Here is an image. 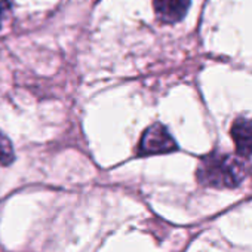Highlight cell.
Masks as SVG:
<instances>
[{
  "label": "cell",
  "instance_id": "3",
  "mask_svg": "<svg viewBox=\"0 0 252 252\" xmlns=\"http://www.w3.org/2000/svg\"><path fill=\"white\" fill-rule=\"evenodd\" d=\"M230 135L234 141L236 152L242 158L252 156V119L237 117L230 128Z\"/></svg>",
  "mask_w": 252,
  "mask_h": 252
},
{
  "label": "cell",
  "instance_id": "1",
  "mask_svg": "<svg viewBox=\"0 0 252 252\" xmlns=\"http://www.w3.org/2000/svg\"><path fill=\"white\" fill-rule=\"evenodd\" d=\"M249 172L245 158L236 155L211 153L205 156L196 171L197 181L212 189H236Z\"/></svg>",
  "mask_w": 252,
  "mask_h": 252
},
{
  "label": "cell",
  "instance_id": "4",
  "mask_svg": "<svg viewBox=\"0 0 252 252\" xmlns=\"http://www.w3.org/2000/svg\"><path fill=\"white\" fill-rule=\"evenodd\" d=\"M191 0H153L155 11L163 23L175 24L189 12Z\"/></svg>",
  "mask_w": 252,
  "mask_h": 252
},
{
  "label": "cell",
  "instance_id": "6",
  "mask_svg": "<svg viewBox=\"0 0 252 252\" xmlns=\"http://www.w3.org/2000/svg\"><path fill=\"white\" fill-rule=\"evenodd\" d=\"M11 11V3L9 0H2L0 2V26H2V20L6 17V14Z\"/></svg>",
  "mask_w": 252,
  "mask_h": 252
},
{
  "label": "cell",
  "instance_id": "2",
  "mask_svg": "<svg viewBox=\"0 0 252 252\" xmlns=\"http://www.w3.org/2000/svg\"><path fill=\"white\" fill-rule=\"evenodd\" d=\"M178 149L174 137L169 134V131L160 123H155L144 131L140 144H138V153L141 156H150V155H165L172 153Z\"/></svg>",
  "mask_w": 252,
  "mask_h": 252
},
{
  "label": "cell",
  "instance_id": "5",
  "mask_svg": "<svg viewBox=\"0 0 252 252\" xmlns=\"http://www.w3.org/2000/svg\"><path fill=\"white\" fill-rule=\"evenodd\" d=\"M15 160V152L9 138L0 131V165L8 166Z\"/></svg>",
  "mask_w": 252,
  "mask_h": 252
}]
</instances>
